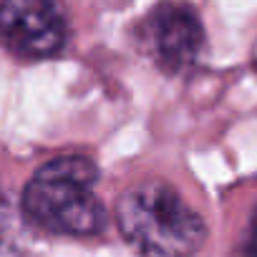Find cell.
Segmentation results:
<instances>
[{"mask_svg":"<svg viewBox=\"0 0 257 257\" xmlns=\"http://www.w3.org/2000/svg\"><path fill=\"white\" fill-rule=\"evenodd\" d=\"M116 222L144 257H192L207 237L204 219L164 182H142L123 192Z\"/></svg>","mask_w":257,"mask_h":257,"instance_id":"1","label":"cell"},{"mask_svg":"<svg viewBox=\"0 0 257 257\" xmlns=\"http://www.w3.org/2000/svg\"><path fill=\"white\" fill-rule=\"evenodd\" d=\"M98 169L86 157H58L43 164L23 192L26 217L53 234L86 237L106 227V212L93 187Z\"/></svg>","mask_w":257,"mask_h":257,"instance_id":"2","label":"cell"},{"mask_svg":"<svg viewBox=\"0 0 257 257\" xmlns=\"http://www.w3.org/2000/svg\"><path fill=\"white\" fill-rule=\"evenodd\" d=\"M68 38L58 0H0V41L16 56H56Z\"/></svg>","mask_w":257,"mask_h":257,"instance_id":"3","label":"cell"},{"mask_svg":"<svg viewBox=\"0 0 257 257\" xmlns=\"http://www.w3.org/2000/svg\"><path fill=\"white\" fill-rule=\"evenodd\" d=\"M144 38L159 68L167 73H179L197 61L204 46V28L194 8L169 0L147 16Z\"/></svg>","mask_w":257,"mask_h":257,"instance_id":"4","label":"cell"},{"mask_svg":"<svg viewBox=\"0 0 257 257\" xmlns=\"http://www.w3.org/2000/svg\"><path fill=\"white\" fill-rule=\"evenodd\" d=\"M242 257H257V209L249 219L247 234H244V244H242Z\"/></svg>","mask_w":257,"mask_h":257,"instance_id":"5","label":"cell"},{"mask_svg":"<svg viewBox=\"0 0 257 257\" xmlns=\"http://www.w3.org/2000/svg\"><path fill=\"white\" fill-rule=\"evenodd\" d=\"M252 66H254V71H257V43H254V48H252Z\"/></svg>","mask_w":257,"mask_h":257,"instance_id":"6","label":"cell"}]
</instances>
